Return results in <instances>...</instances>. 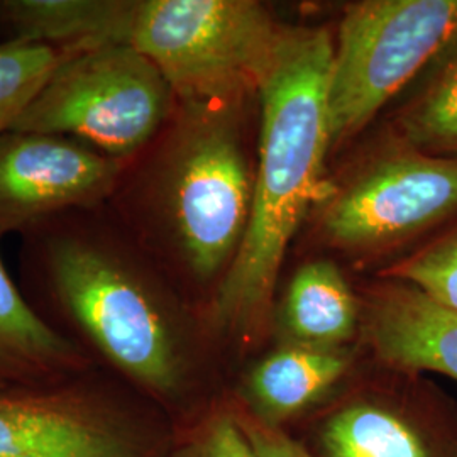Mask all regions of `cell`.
<instances>
[{
  "instance_id": "obj_17",
  "label": "cell",
  "mask_w": 457,
  "mask_h": 457,
  "mask_svg": "<svg viewBox=\"0 0 457 457\" xmlns=\"http://www.w3.org/2000/svg\"><path fill=\"white\" fill-rule=\"evenodd\" d=\"M102 45L51 46L19 41L0 43V134L11 131L17 119L49 79L71 58Z\"/></svg>"
},
{
  "instance_id": "obj_20",
  "label": "cell",
  "mask_w": 457,
  "mask_h": 457,
  "mask_svg": "<svg viewBox=\"0 0 457 457\" xmlns=\"http://www.w3.org/2000/svg\"><path fill=\"white\" fill-rule=\"evenodd\" d=\"M232 410L256 457H317L283 428L262 424L249 411Z\"/></svg>"
},
{
  "instance_id": "obj_15",
  "label": "cell",
  "mask_w": 457,
  "mask_h": 457,
  "mask_svg": "<svg viewBox=\"0 0 457 457\" xmlns=\"http://www.w3.org/2000/svg\"><path fill=\"white\" fill-rule=\"evenodd\" d=\"M360 319L358 302L334 262H309L296 271L281 311L290 344L339 349L354 337Z\"/></svg>"
},
{
  "instance_id": "obj_14",
  "label": "cell",
  "mask_w": 457,
  "mask_h": 457,
  "mask_svg": "<svg viewBox=\"0 0 457 457\" xmlns=\"http://www.w3.org/2000/svg\"><path fill=\"white\" fill-rule=\"evenodd\" d=\"M351 354L344 349L288 344L266 356L245 385L249 413L279 427L313 407L345 375Z\"/></svg>"
},
{
  "instance_id": "obj_6",
  "label": "cell",
  "mask_w": 457,
  "mask_h": 457,
  "mask_svg": "<svg viewBox=\"0 0 457 457\" xmlns=\"http://www.w3.org/2000/svg\"><path fill=\"white\" fill-rule=\"evenodd\" d=\"M177 102L160 68L141 51L102 45L60 66L12 129L65 136L131 160L163 129Z\"/></svg>"
},
{
  "instance_id": "obj_18",
  "label": "cell",
  "mask_w": 457,
  "mask_h": 457,
  "mask_svg": "<svg viewBox=\"0 0 457 457\" xmlns=\"http://www.w3.org/2000/svg\"><path fill=\"white\" fill-rule=\"evenodd\" d=\"M166 457H256L234 410L212 409L175 436Z\"/></svg>"
},
{
  "instance_id": "obj_13",
  "label": "cell",
  "mask_w": 457,
  "mask_h": 457,
  "mask_svg": "<svg viewBox=\"0 0 457 457\" xmlns=\"http://www.w3.org/2000/svg\"><path fill=\"white\" fill-rule=\"evenodd\" d=\"M139 0H0V43L131 45Z\"/></svg>"
},
{
  "instance_id": "obj_19",
  "label": "cell",
  "mask_w": 457,
  "mask_h": 457,
  "mask_svg": "<svg viewBox=\"0 0 457 457\" xmlns=\"http://www.w3.org/2000/svg\"><path fill=\"white\" fill-rule=\"evenodd\" d=\"M392 273L457 311V228L398 264Z\"/></svg>"
},
{
  "instance_id": "obj_7",
  "label": "cell",
  "mask_w": 457,
  "mask_h": 457,
  "mask_svg": "<svg viewBox=\"0 0 457 457\" xmlns=\"http://www.w3.org/2000/svg\"><path fill=\"white\" fill-rule=\"evenodd\" d=\"M457 37V0H370L343 19L328 79L330 145L360 132Z\"/></svg>"
},
{
  "instance_id": "obj_8",
  "label": "cell",
  "mask_w": 457,
  "mask_h": 457,
  "mask_svg": "<svg viewBox=\"0 0 457 457\" xmlns=\"http://www.w3.org/2000/svg\"><path fill=\"white\" fill-rule=\"evenodd\" d=\"M457 215V158L409 146L383 158L327 207V237L366 249L415 237Z\"/></svg>"
},
{
  "instance_id": "obj_2",
  "label": "cell",
  "mask_w": 457,
  "mask_h": 457,
  "mask_svg": "<svg viewBox=\"0 0 457 457\" xmlns=\"http://www.w3.org/2000/svg\"><path fill=\"white\" fill-rule=\"evenodd\" d=\"M253 188L228 107L177 102L105 207L147 258L205 288L220 283L243 243Z\"/></svg>"
},
{
  "instance_id": "obj_1",
  "label": "cell",
  "mask_w": 457,
  "mask_h": 457,
  "mask_svg": "<svg viewBox=\"0 0 457 457\" xmlns=\"http://www.w3.org/2000/svg\"><path fill=\"white\" fill-rule=\"evenodd\" d=\"M105 205L51 217L19 236L17 283L37 315L90 361L156 405L195 383L180 303Z\"/></svg>"
},
{
  "instance_id": "obj_16",
  "label": "cell",
  "mask_w": 457,
  "mask_h": 457,
  "mask_svg": "<svg viewBox=\"0 0 457 457\" xmlns=\"http://www.w3.org/2000/svg\"><path fill=\"white\" fill-rule=\"evenodd\" d=\"M436 75L400 117L409 146L434 156L457 158V37Z\"/></svg>"
},
{
  "instance_id": "obj_10",
  "label": "cell",
  "mask_w": 457,
  "mask_h": 457,
  "mask_svg": "<svg viewBox=\"0 0 457 457\" xmlns=\"http://www.w3.org/2000/svg\"><path fill=\"white\" fill-rule=\"evenodd\" d=\"M317 457H457V413L432 393L353 400L317 430Z\"/></svg>"
},
{
  "instance_id": "obj_11",
  "label": "cell",
  "mask_w": 457,
  "mask_h": 457,
  "mask_svg": "<svg viewBox=\"0 0 457 457\" xmlns=\"http://www.w3.org/2000/svg\"><path fill=\"white\" fill-rule=\"evenodd\" d=\"M362 328L376 356L400 373L457 381V311L398 279L370 296Z\"/></svg>"
},
{
  "instance_id": "obj_5",
  "label": "cell",
  "mask_w": 457,
  "mask_h": 457,
  "mask_svg": "<svg viewBox=\"0 0 457 457\" xmlns=\"http://www.w3.org/2000/svg\"><path fill=\"white\" fill-rule=\"evenodd\" d=\"M102 368L0 390V457H166L175 434Z\"/></svg>"
},
{
  "instance_id": "obj_12",
  "label": "cell",
  "mask_w": 457,
  "mask_h": 457,
  "mask_svg": "<svg viewBox=\"0 0 457 457\" xmlns=\"http://www.w3.org/2000/svg\"><path fill=\"white\" fill-rule=\"evenodd\" d=\"M96 364L46 324L22 294L0 254V390L79 375Z\"/></svg>"
},
{
  "instance_id": "obj_9",
  "label": "cell",
  "mask_w": 457,
  "mask_h": 457,
  "mask_svg": "<svg viewBox=\"0 0 457 457\" xmlns=\"http://www.w3.org/2000/svg\"><path fill=\"white\" fill-rule=\"evenodd\" d=\"M126 163L65 136L0 134V241L60 213L105 205Z\"/></svg>"
},
{
  "instance_id": "obj_4",
  "label": "cell",
  "mask_w": 457,
  "mask_h": 457,
  "mask_svg": "<svg viewBox=\"0 0 457 457\" xmlns=\"http://www.w3.org/2000/svg\"><path fill=\"white\" fill-rule=\"evenodd\" d=\"M287 33L258 2L139 0L131 45L179 102L230 107L262 88Z\"/></svg>"
},
{
  "instance_id": "obj_3",
  "label": "cell",
  "mask_w": 457,
  "mask_h": 457,
  "mask_svg": "<svg viewBox=\"0 0 457 457\" xmlns=\"http://www.w3.org/2000/svg\"><path fill=\"white\" fill-rule=\"evenodd\" d=\"M332 58L324 29L288 31L262 82L260 171L243 243L207 309L213 330L247 334L268 312L287 247L319 194Z\"/></svg>"
}]
</instances>
